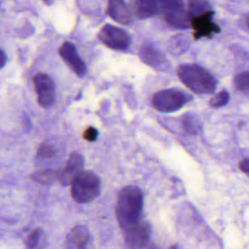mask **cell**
<instances>
[{"label":"cell","mask_w":249,"mask_h":249,"mask_svg":"<svg viewBox=\"0 0 249 249\" xmlns=\"http://www.w3.org/2000/svg\"><path fill=\"white\" fill-rule=\"evenodd\" d=\"M6 63V55L3 51H1V67H3Z\"/></svg>","instance_id":"obj_27"},{"label":"cell","mask_w":249,"mask_h":249,"mask_svg":"<svg viewBox=\"0 0 249 249\" xmlns=\"http://www.w3.org/2000/svg\"><path fill=\"white\" fill-rule=\"evenodd\" d=\"M169 249H181V248L178 247V246H176V245H173V246H170Z\"/></svg>","instance_id":"obj_29"},{"label":"cell","mask_w":249,"mask_h":249,"mask_svg":"<svg viewBox=\"0 0 249 249\" xmlns=\"http://www.w3.org/2000/svg\"><path fill=\"white\" fill-rule=\"evenodd\" d=\"M239 168L242 172L249 175V159H244L239 162Z\"/></svg>","instance_id":"obj_25"},{"label":"cell","mask_w":249,"mask_h":249,"mask_svg":"<svg viewBox=\"0 0 249 249\" xmlns=\"http://www.w3.org/2000/svg\"><path fill=\"white\" fill-rule=\"evenodd\" d=\"M187 48V38L183 35H176L171 38L169 50L175 53H183Z\"/></svg>","instance_id":"obj_19"},{"label":"cell","mask_w":249,"mask_h":249,"mask_svg":"<svg viewBox=\"0 0 249 249\" xmlns=\"http://www.w3.org/2000/svg\"><path fill=\"white\" fill-rule=\"evenodd\" d=\"M141 59L149 66L158 70H166L169 66L168 60L158 50L151 46H143L140 51Z\"/></svg>","instance_id":"obj_14"},{"label":"cell","mask_w":249,"mask_h":249,"mask_svg":"<svg viewBox=\"0 0 249 249\" xmlns=\"http://www.w3.org/2000/svg\"><path fill=\"white\" fill-rule=\"evenodd\" d=\"M100 180L89 170H83L71 184V196L78 203H88L99 194Z\"/></svg>","instance_id":"obj_4"},{"label":"cell","mask_w":249,"mask_h":249,"mask_svg":"<svg viewBox=\"0 0 249 249\" xmlns=\"http://www.w3.org/2000/svg\"><path fill=\"white\" fill-rule=\"evenodd\" d=\"M83 165H84V160L82 156L77 153L73 152L65 166L60 169V174H59V183L61 185H70L72 182L75 180V178L83 171Z\"/></svg>","instance_id":"obj_11"},{"label":"cell","mask_w":249,"mask_h":249,"mask_svg":"<svg viewBox=\"0 0 249 249\" xmlns=\"http://www.w3.org/2000/svg\"><path fill=\"white\" fill-rule=\"evenodd\" d=\"M83 136H84V139L89 141V142L95 141L97 136H98V130L93 126H89L84 131Z\"/></svg>","instance_id":"obj_24"},{"label":"cell","mask_w":249,"mask_h":249,"mask_svg":"<svg viewBox=\"0 0 249 249\" xmlns=\"http://www.w3.org/2000/svg\"><path fill=\"white\" fill-rule=\"evenodd\" d=\"M55 156V150L52 144H42L38 150V157L41 160H50Z\"/></svg>","instance_id":"obj_22"},{"label":"cell","mask_w":249,"mask_h":249,"mask_svg":"<svg viewBox=\"0 0 249 249\" xmlns=\"http://www.w3.org/2000/svg\"><path fill=\"white\" fill-rule=\"evenodd\" d=\"M229 93L226 90H222L220 92H218L216 95H214V97L211 98L210 100V105L212 107H221L224 106L228 103L229 101Z\"/></svg>","instance_id":"obj_23"},{"label":"cell","mask_w":249,"mask_h":249,"mask_svg":"<svg viewBox=\"0 0 249 249\" xmlns=\"http://www.w3.org/2000/svg\"><path fill=\"white\" fill-rule=\"evenodd\" d=\"M60 170L57 169H44L33 175V179L41 184H51L59 179Z\"/></svg>","instance_id":"obj_17"},{"label":"cell","mask_w":249,"mask_h":249,"mask_svg":"<svg viewBox=\"0 0 249 249\" xmlns=\"http://www.w3.org/2000/svg\"><path fill=\"white\" fill-rule=\"evenodd\" d=\"M143 194L134 186L124 187L119 194L116 217L121 229L124 231L142 221Z\"/></svg>","instance_id":"obj_1"},{"label":"cell","mask_w":249,"mask_h":249,"mask_svg":"<svg viewBox=\"0 0 249 249\" xmlns=\"http://www.w3.org/2000/svg\"><path fill=\"white\" fill-rule=\"evenodd\" d=\"M245 25H246V27H247V29L249 30V13L246 15V17H245Z\"/></svg>","instance_id":"obj_28"},{"label":"cell","mask_w":249,"mask_h":249,"mask_svg":"<svg viewBox=\"0 0 249 249\" xmlns=\"http://www.w3.org/2000/svg\"><path fill=\"white\" fill-rule=\"evenodd\" d=\"M214 12L210 9L199 15L192 17L191 27L194 29V38H212L221 31V28L213 21Z\"/></svg>","instance_id":"obj_7"},{"label":"cell","mask_w":249,"mask_h":249,"mask_svg":"<svg viewBox=\"0 0 249 249\" xmlns=\"http://www.w3.org/2000/svg\"><path fill=\"white\" fill-rule=\"evenodd\" d=\"M132 11L140 19L148 18L156 15L155 0H131Z\"/></svg>","instance_id":"obj_15"},{"label":"cell","mask_w":249,"mask_h":249,"mask_svg":"<svg viewBox=\"0 0 249 249\" xmlns=\"http://www.w3.org/2000/svg\"><path fill=\"white\" fill-rule=\"evenodd\" d=\"M33 85L39 104L45 108L52 106L55 98L54 84L52 78L45 73H38L33 78Z\"/></svg>","instance_id":"obj_8"},{"label":"cell","mask_w":249,"mask_h":249,"mask_svg":"<svg viewBox=\"0 0 249 249\" xmlns=\"http://www.w3.org/2000/svg\"><path fill=\"white\" fill-rule=\"evenodd\" d=\"M177 74L181 82L196 93L208 94L216 89V79L199 65L182 64L178 67Z\"/></svg>","instance_id":"obj_2"},{"label":"cell","mask_w":249,"mask_h":249,"mask_svg":"<svg viewBox=\"0 0 249 249\" xmlns=\"http://www.w3.org/2000/svg\"><path fill=\"white\" fill-rule=\"evenodd\" d=\"M99 39L105 46L116 51H125L131 43V38L126 31L111 24H105L101 28Z\"/></svg>","instance_id":"obj_6"},{"label":"cell","mask_w":249,"mask_h":249,"mask_svg":"<svg viewBox=\"0 0 249 249\" xmlns=\"http://www.w3.org/2000/svg\"><path fill=\"white\" fill-rule=\"evenodd\" d=\"M188 13L190 18L196 15H199L207 10H210L211 7L209 3L205 0H189L188 2Z\"/></svg>","instance_id":"obj_18"},{"label":"cell","mask_w":249,"mask_h":249,"mask_svg":"<svg viewBox=\"0 0 249 249\" xmlns=\"http://www.w3.org/2000/svg\"><path fill=\"white\" fill-rule=\"evenodd\" d=\"M151 228L147 222L140 221L138 224L124 231V242L130 249H141L149 242Z\"/></svg>","instance_id":"obj_9"},{"label":"cell","mask_w":249,"mask_h":249,"mask_svg":"<svg viewBox=\"0 0 249 249\" xmlns=\"http://www.w3.org/2000/svg\"><path fill=\"white\" fill-rule=\"evenodd\" d=\"M108 16L121 24H129L132 15L124 0H108Z\"/></svg>","instance_id":"obj_13"},{"label":"cell","mask_w":249,"mask_h":249,"mask_svg":"<svg viewBox=\"0 0 249 249\" xmlns=\"http://www.w3.org/2000/svg\"><path fill=\"white\" fill-rule=\"evenodd\" d=\"M60 57L71 68V70L79 77H83L87 72L86 64L83 59L78 55L75 46L70 42L63 43L58 50Z\"/></svg>","instance_id":"obj_10"},{"label":"cell","mask_w":249,"mask_h":249,"mask_svg":"<svg viewBox=\"0 0 249 249\" xmlns=\"http://www.w3.org/2000/svg\"><path fill=\"white\" fill-rule=\"evenodd\" d=\"M90 235L84 226L74 227L67 234L64 249H87Z\"/></svg>","instance_id":"obj_12"},{"label":"cell","mask_w":249,"mask_h":249,"mask_svg":"<svg viewBox=\"0 0 249 249\" xmlns=\"http://www.w3.org/2000/svg\"><path fill=\"white\" fill-rule=\"evenodd\" d=\"M182 126L186 133L190 135L197 134L201 130L200 121L194 115H186L182 120Z\"/></svg>","instance_id":"obj_16"},{"label":"cell","mask_w":249,"mask_h":249,"mask_svg":"<svg viewBox=\"0 0 249 249\" xmlns=\"http://www.w3.org/2000/svg\"><path fill=\"white\" fill-rule=\"evenodd\" d=\"M144 249H159V247H158L156 244H154V243H152V242L149 241V242L145 245Z\"/></svg>","instance_id":"obj_26"},{"label":"cell","mask_w":249,"mask_h":249,"mask_svg":"<svg viewBox=\"0 0 249 249\" xmlns=\"http://www.w3.org/2000/svg\"><path fill=\"white\" fill-rule=\"evenodd\" d=\"M42 231L40 229H35L32 232H30V234L28 235L27 239H26V246L29 249H37L39 247L40 241L42 239Z\"/></svg>","instance_id":"obj_21"},{"label":"cell","mask_w":249,"mask_h":249,"mask_svg":"<svg viewBox=\"0 0 249 249\" xmlns=\"http://www.w3.org/2000/svg\"><path fill=\"white\" fill-rule=\"evenodd\" d=\"M156 15L167 25L177 29L191 26L188 9L182 0H155Z\"/></svg>","instance_id":"obj_3"},{"label":"cell","mask_w":249,"mask_h":249,"mask_svg":"<svg viewBox=\"0 0 249 249\" xmlns=\"http://www.w3.org/2000/svg\"><path fill=\"white\" fill-rule=\"evenodd\" d=\"M189 100V96L176 89H167L158 91L152 98V105L160 112L169 113L182 108Z\"/></svg>","instance_id":"obj_5"},{"label":"cell","mask_w":249,"mask_h":249,"mask_svg":"<svg viewBox=\"0 0 249 249\" xmlns=\"http://www.w3.org/2000/svg\"><path fill=\"white\" fill-rule=\"evenodd\" d=\"M233 82L238 90L249 92V71H243L236 74Z\"/></svg>","instance_id":"obj_20"}]
</instances>
